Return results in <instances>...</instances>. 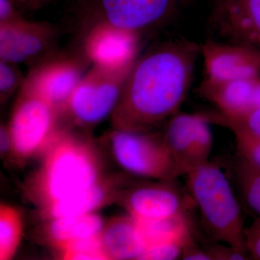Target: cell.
I'll list each match as a JSON object with an SVG mask.
<instances>
[{
    "mask_svg": "<svg viewBox=\"0 0 260 260\" xmlns=\"http://www.w3.org/2000/svg\"><path fill=\"white\" fill-rule=\"evenodd\" d=\"M201 51L196 43L175 39L137 57L110 116L113 128L148 132L177 114Z\"/></svg>",
    "mask_w": 260,
    "mask_h": 260,
    "instance_id": "obj_1",
    "label": "cell"
},
{
    "mask_svg": "<svg viewBox=\"0 0 260 260\" xmlns=\"http://www.w3.org/2000/svg\"><path fill=\"white\" fill-rule=\"evenodd\" d=\"M42 156L27 188L29 198L41 210L104 178L95 145L68 130L59 129Z\"/></svg>",
    "mask_w": 260,
    "mask_h": 260,
    "instance_id": "obj_2",
    "label": "cell"
},
{
    "mask_svg": "<svg viewBox=\"0 0 260 260\" xmlns=\"http://www.w3.org/2000/svg\"><path fill=\"white\" fill-rule=\"evenodd\" d=\"M186 176V185L212 242L223 243L248 254L244 218L229 179L218 165L209 161Z\"/></svg>",
    "mask_w": 260,
    "mask_h": 260,
    "instance_id": "obj_3",
    "label": "cell"
},
{
    "mask_svg": "<svg viewBox=\"0 0 260 260\" xmlns=\"http://www.w3.org/2000/svg\"><path fill=\"white\" fill-rule=\"evenodd\" d=\"M150 132L113 128L107 135L113 158L129 175L157 181L177 180V164L162 134Z\"/></svg>",
    "mask_w": 260,
    "mask_h": 260,
    "instance_id": "obj_4",
    "label": "cell"
},
{
    "mask_svg": "<svg viewBox=\"0 0 260 260\" xmlns=\"http://www.w3.org/2000/svg\"><path fill=\"white\" fill-rule=\"evenodd\" d=\"M181 0H81L78 5L82 32L107 23L141 35L168 21Z\"/></svg>",
    "mask_w": 260,
    "mask_h": 260,
    "instance_id": "obj_5",
    "label": "cell"
},
{
    "mask_svg": "<svg viewBox=\"0 0 260 260\" xmlns=\"http://www.w3.org/2000/svg\"><path fill=\"white\" fill-rule=\"evenodd\" d=\"M134 62L119 68L92 65L70 98L63 115L83 127L95 126L111 116Z\"/></svg>",
    "mask_w": 260,
    "mask_h": 260,
    "instance_id": "obj_6",
    "label": "cell"
},
{
    "mask_svg": "<svg viewBox=\"0 0 260 260\" xmlns=\"http://www.w3.org/2000/svg\"><path fill=\"white\" fill-rule=\"evenodd\" d=\"M60 117L55 108L42 98L20 88L8 124L12 155L19 160L42 155L60 129Z\"/></svg>",
    "mask_w": 260,
    "mask_h": 260,
    "instance_id": "obj_7",
    "label": "cell"
},
{
    "mask_svg": "<svg viewBox=\"0 0 260 260\" xmlns=\"http://www.w3.org/2000/svg\"><path fill=\"white\" fill-rule=\"evenodd\" d=\"M92 65L82 51L59 54L30 67L21 88L42 98L64 114L70 98Z\"/></svg>",
    "mask_w": 260,
    "mask_h": 260,
    "instance_id": "obj_8",
    "label": "cell"
},
{
    "mask_svg": "<svg viewBox=\"0 0 260 260\" xmlns=\"http://www.w3.org/2000/svg\"><path fill=\"white\" fill-rule=\"evenodd\" d=\"M59 30L44 21L25 20L17 25H0V61L30 67L60 53Z\"/></svg>",
    "mask_w": 260,
    "mask_h": 260,
    "instance_id": "obj_9",
    "label": "cell"
},
{
    "mask_svg": "<svg viewBox=\"0 0 260 260\" xmlns=\"http://www.w3.org/2000/svg\"><path fill=\"white\" fill-rule=\"evenodd\" d=\"M210 24L223 43L260 54V0H210Z\"/></svg>",
    "mask_w": 260,
    "mask_h": 260,
    "instance_id": "obj_10",
    "label": "cell"
},
{
    "mask_svg": "<svg viewBox=\"0 0 260 260\" xmlns=\"http://www.w3.org/2000/svg\"><path fill=\"white\" fill-rule=\"evenodd\" d=\"M175 181H158L126 186L118 203L139 221L188 214L192 200L186 199Z\"/></svg>",
    "mask_w": 260,
    "mask_h": 260,
    "instance_id": "obj_11",
    "label": "cell"
},
{
    "mask_svg": "<svg viewBox=\"0 0 260 260\" xmlns=\"http://www.w3.org/2000/svg\"><path fill=\"white\" fill-rule=\"evenodd\" d=\"M81 49L92 65L119 68L137 59L139 35L107 23L83 32Z\"/></svg>",
    "mask_w": 260,
    "mask_h": 260,
    "instance_id": "obj_12",
    "label": "cell"
},
{
    "mask_svg": "<svg viewBox=\"0 0 260 260\" xmlns=\"http://www.w3.org/2000/svg\"><path fill=\"white\" fill-rule=\"evenodd\" d=\"M207 79L203 85H218L260 76V59L255 51L226 43L202 46Z\"/></svg>",
    "mask_w": 260,
    "mask_h": 260,
    "instance_id": "obj_13",
    "label": "cell"
},
{
    "mask_svg": "<svg viewBox=\"0 0 260 260\" xmlns=\"http://www.w3.org/2000/svg\"><path fill=\"white\" fill-rule=\"evenodd\" d=\"M127 182L124 178H103L93 185L59 200L41 211L48 220L93 213L104 205L117 202Z\"/></svg>",
    "mask_w": 260,
    "mask_h": 260,
    "instance_id": "obj_14",
    "label": "cell"
},
{
    "mask_svg": "<svg viewBox=\"0 0 260 260\" xmlns=\"http://www.w3.org/2000/svg\"><path fill=\"white\" fill-rule=\"evenodd\" d=\"M202 92L217 106L220 115L238 117L260 107V76L218 85H203Z\"/></svg>",
    "mask_w": 260,
    "mask_h": 260,
    "instance_id": "obj_15",
    "label": "cell"
},
{
    "mask_svg": "<svg viewBox=\"0 0 260 260\" xmlns=\"http://www.w3.org/2000/svg\"><path fill=\"white\" fill-rule=\"evenodd\" d=\"M100 238L108 259H140L148 247L138 220L129 214L104 224Z\"/></svg>",
    "mask_w": 260,
    "mask_h": 260,
    "instance_id": "obj_16",
    "label": "cell"
},
{
    "mask_svg": "<svg viewBox=\"0 0 260 260\" xmlns=\"http://www.w3.org/2000/svg\"><path fill=\"white\" fill-rule=\"evenodd\" d=\"M49 221L48 239L57 250L69 243L100 235L104 226L102 218L94 213L53 218Z\"/></svg>",
    "mask_w": 260,
    "mask_h": 260,
    "instance_id": "obj_17",
    "label": "cell"
},
{
    "mask_svg": "<svg viewBox=\"0 0 260 260\" xmlns=\"http://www.w3.org/2000/svg\"><path fill=\"white\" fill-rule=\"evenodd\" d=\"M200 115L176 114L168 121L162 139L177 164L178 174L182 176V168L194 138Z\"/></svg>",
    "mask_w": 260,
    "mask_h": 260,
    "instance_id": "obj_18",
    "label": "cell"
},
{
    "mask_svg": "<svg viewBox=\"0 0 260 260\" xmlns=\"http://www.w3.org/2000/svg\"><path fill=\"white\" fill-rule=\"evenodd\" d=\"M188 214L158 220L139 221L140 229L148 246L185 237L194 232Z\"/></svg>",
    "mask_w": 260,
    "mask_h": 260,
    "instance_id": "obj_19",
    "label": "cell"
},
{
    "mask_svg": "<svg viewBox=\"0 0 260 260\" xmlns=\"http://www.w3.org/2000/svg\"><path fill=\"white\" fill-rule=\"evenodd\" d=\"M23 223L21 214L11 205L0 206V259L9 260L18 250L22 237Z\"/></svg>",
    "mask_w": 260,
    "mask_h": 260,
    "instance_id": "obj_20",
    "label": "cell"
},
{
    "mask_svg": "<svg viewBox=\"0 0 260 260\" xmlns=\"http://www.w3.org/2000/svg\"><path fill=\"white\" fill-rule=\"evenodd\" d=\"M208 122L205 116L200 115L194 138L183 165L182 176L187 175L196 168L209 161L208 158L213 147V136Z\"/></svg>",
    "mask_w": 260,
    "mask_h": 260,
    "instance_id": "obj_21",
    "label": "cell"
},
{
    "mask_svg": "<svg viewBox=\"0 0 260 260\" xmlns=\"http://www.w3.org/2000/svg\"><path fill=\"white\" fill-rule=\"evenodd\" d=\"M236 176L244 202L260 218V168L239 158Z\"/></svg>",
    "mask_w": 260,
    "mask_h": 260,
    "instance_id": "obj_22",
    "label": "cell"
},
{
    "mask_svg": "<svg viewBox=\"0 0 260 260\" xmlns=\"http://www.w3.org/2000/svg\"><path fill=\"white\" fill-rule=\"evenodd\" d=\"M58 251L63 259H108L103 249L100 235L69 243Z\"/></svg>",
    "mask_w": 260,
    "mask_h": 260,
    "instance_id": "obj_23",
    "label": "cell"
},
{
    "mask_svg": "<svg viewBox=\"0 0 260 260\" xmlns=\"http://www.w3.org/2000/svg\"><path fill=\"white\" fill-rule=\"evenodd\" d=\"M216 123L230 129H237L260 138V107L236 118H225L220 114L210 116Z\"/></svg>",
    "mask_w": 260,
    "mask_h": 260,
    "instance_id": "obj_24",
    "label": "cell"
},
{
    "mask_svg": "<svg viewBox=\"0 0 260 260\" xmlns=\"http://www.w3.org/2000/svg\"><path fill=\"white\" fill-rule=\"evenodd\" d=\"M23 76L18 64L0 61V101L4 104L23 85Z\"/></svg>",
    "mask_w": 260,
    "mask_h": 260,
    "instance_id": "obj_25",
    "label": "cell"
},
{
    "mask_svg": "<svg viewBox=\"0 0 260 260\" xmlns=\"http://www.w3.org/2000/svg\"><path fill=\"white\" fill-rule=\"evenodd\" d=\"M193 233L194 232L189 233L180 239L148 246L140 259L174 260L181 257L184 243Z\"/></svg>",
    "mask_w": 260,
    "mask_h": 260,
    "instance_id": "obj_26",
    "label": "cell"
},
{
    "mask_svg": "<svg viewBox=\"0 0 260 260\" xmlns=\"http://www.w3.org/2000/svg\"><path fill=\"white\" fill-rule=\"evenodd\" d=\"M231 130L235 136L239 158L254 167L260 168V138L241 130Z\"/></svg>",
    "mask_w": 260,
    "mask_h": 260,
    "instance_id": "obj_27",
    "label": "cell"
},
{
    "mask_svg": "<svg viewBox=\"0 0 260 260\" xmlns=\"http://www.w3.org/2000/svg\"><path fill=\"white\" fill-rule=\"evenodd\" d=\"M207 246H203L211 259H248L247 254L242 251L238 250L232 246L222 245L218 242H213Z\"/></svg>",
    "mask_w": 260,
    "mask_h": 260,
    "instance_id": "obj_28",
    "label": "cell"
},
{
    "mask_svg": "<svg viewBox=\"0 0 260 260\" xmlns=\"http://www.w3.org/2000/svg\"><path fill=\"white\" fill-rule=\"evenodd\" d=\"M26 20L12 0H0V25H17Z\"/></svg>",
    "mask_w": 260,
    "mask_h": 260,
    "instance_id": "obj_29",
    "label": "cell"
},
{
    "mask_svg": "<svg viewBox=\"0 0 260 260\" xmlns=\"http://www.w3.org/2000/svg\"><path fill=\"white\" fill-rule=\"evenodd\" d=\"M244 237L248 254L253 259H260V218L251 226L245 228Z\"/></svg>",
    "mask_w": 260,
    "mask_h": 260,
    "instance_id": "obj_30",
    "label": "cell"
},
{
    "mask_svg": "<svg viewBox=\"0 0 260 260\" xmlns=\"http://www.w3.org/2000/svg\"><path fill=\"white\" fill-rule=\"evenodd\" d=\"M181 258L184 260H211L203 246L197 243L194 233L187 238L184 243Z\"/></svg>",
    "mask_w": 260,
    "mask_h": 260,
    "instance_id": "obj_31",
    "label": "cell"
},
{
    "mask_svg": "<svg viewBox=\"0 0 260 260\" xmlns=\"http://www.w3.org/2000/svg\"><path fill=\"white\" fill-rule=\"evenodd\" d=\"M20 10L37 11L55 0H12Z\"/></svg>",
    "mask_w": 260,
    "mask_h": 260,
    "instance_id": "obj_32",
    "label": "cell"
},
{
    "mask_svg": "<svg viewBox=\"0 0 260 260\" xmlns=\"http://www.w3.org/2000/svg\"><path fill=\"white\" fill-rule=\"evenodd\" d=\"M0 149L2 155H8L12 153L13 150V143H12L11 135H10L9 128L6 124H2L0 129Z\"/></svg>",
    "mask_w": 260,
    "mask_h": 260,
    "instance_id": "obj_33",
    "label": "cell"
}]
</instances>
